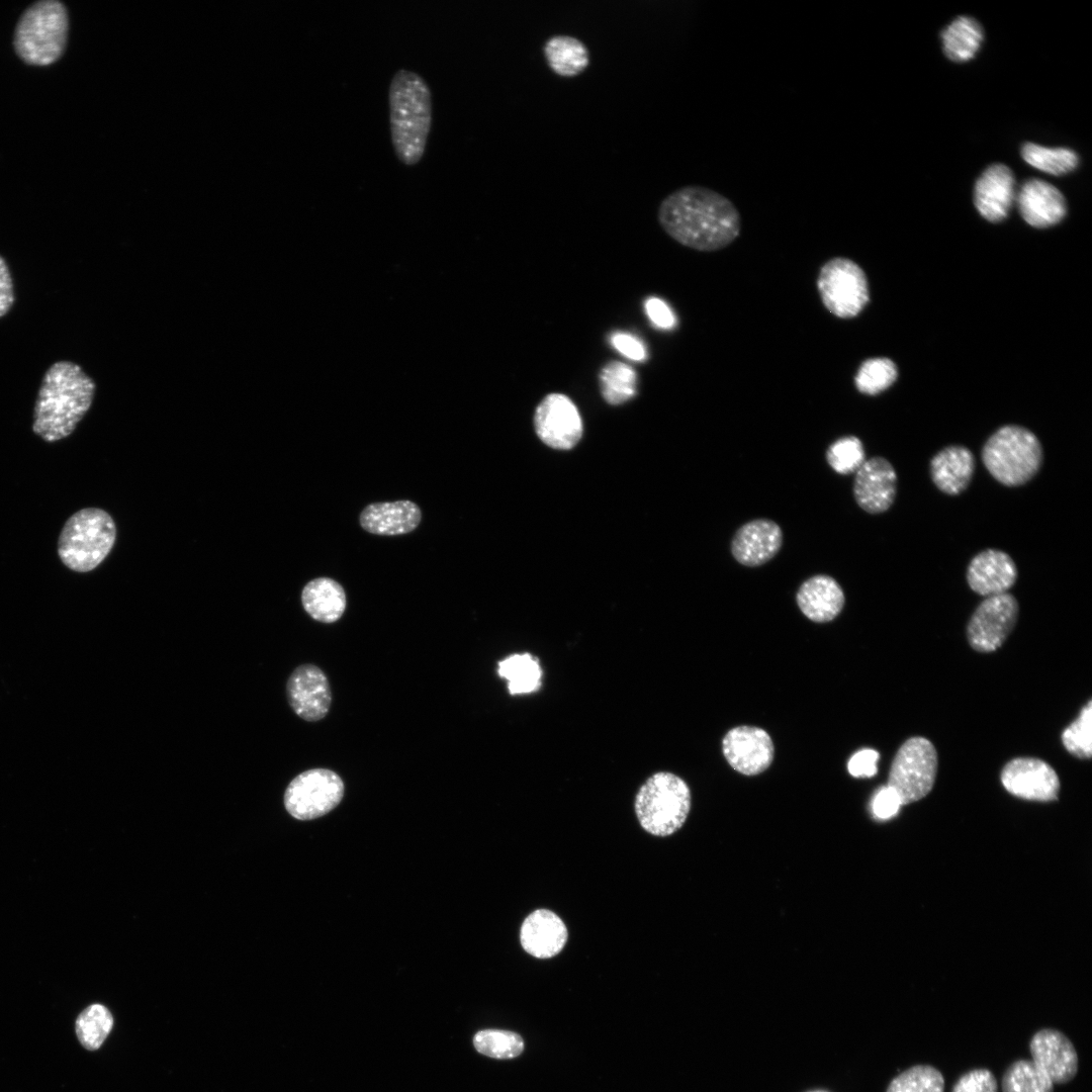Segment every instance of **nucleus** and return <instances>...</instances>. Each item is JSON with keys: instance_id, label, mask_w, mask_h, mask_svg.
I'll return each instance as SVG.
<instances>
[{"instance_id": "1", "label": "nucleus", "mask_w": 1092, "mask_h": 1092, "mask_svg": "<svg viewBox=\"0 0 1092 1092\" xmlns=\"http://www.w3.org/2000/svg\"><path fill=\"white\" fill-rule=\"evenodd\" d=\"M657 220L672 240L700 252L726 248L742 228L735 204L701 185L682 186L667 194L658 206Z\"/></svg>"}, {"instance_id": "2", "label": "nucleus", "mask_w": 1092, "mask_h": 1092, "mask_svg": "<svg viewBox=\"0 0 1092 1092\" xmlns=\"http://www.w3.org/2000/svg\"><path fill=\"white\" fill-rule=\"evenodd\" d=\"M95 389L94 380L77 363L52 364L36 395L32 432L49 443L70 436L89 411Z\"/></svg>"}, {"instance_id": "3", "label": "nucleus", "mask_w": 1092, "mask_h": 1092, "mask_svg": "<svg viewBox=\"0 0 1092 1092\" xmlns=\"http://www.w3.org/2000/svg\"><path fill=\"white\" fill-rule=\"evenodd\" d=\"M391 142L398 160L407 166L422 159L432 123V95L419 74L400 69L388 89Z\"/></svg>"}, {"instance_id": "4", "label": "nucleus", "mask_w": 1092, "mask_h": 1092, "mask_svg": "<svg viewBox=\"0 0 1092 1092\" xmlns=\"http://www.w3.org/2000/svg\"><path fill=\"white\" fill-rule=\"evenodd\" d=\"M115 537V524L107 512L85 508L64 524L58 539V554L69 569L88 572L109 554Z\"/></svg>"}, {"instance_id": "5", "label": "nucleus", "mask_w": 1092, "mask_h": 1092, "mask_svg": "<svg viewBox=\"0 0 1092 1092\" xmlns=\"http://www.w3.org/2000/svg\"><path fill=\"white\" fill-rule=\"evenodd\" d=\"M1042 447L1028 429L1007 425L998 429L985 443L982 460L990 474L1007 486L1029 481L1042 463Z\"/></svg>"}, {"instance_id": "6", "label": "nucleus", "mask_w": 1092, "mask_h": 1092, "mask_svg": "<svg viewBox=\"0 0 1092 1092\" xmlns=\"http://www.w3.org/2000/svg\"><path fill=\"white\" fill-rule=\"evenodd\" d=\"M634 807L645 831L655 836H668L687 820L691 809V791L678 776L659 771L640 787Z\"/></svg>"}, {"instance_id": "7", "label": "nucleus", "mask_w": 1092, "mask_h": 1092, "mask_svg": "<svg viewBox=\"0 0 1092 1092\" xmlns=\"http://www.w3.org/2000/svg\"><path fill=\"white\" fill-rule=\"evenodd\" d=\"M68 14L56 0L38 1L21 15L14 34L17 55L32 65H50L57 61L66 44Z\"/></svg>"}, {"instance_id": "8", "label": "nucleus", "mask_w": 1092, "mask_h": 1092, "mask_svg": "<svg viewBox=\"0 0 1092 1092\" xmlns=\"http://www.w3.org/2000/svg\"><path fill=\"white\" fill-rule=\"evenodd\" d=\"M937 767L938 757L932 742L921 736L910 737L893 758L887 786L897 793L902 805H908L932 790Z\"/></svg>"}, {"instance_id": "9", "label": "nucleus", "mask_w": 1092, "mask_h": 1092, "mask_svg": "<svg viewBox=\"0 0 1092 1092\" xmlns=\"http://www.w3.org/2000/svg\"><path fill=\"white\" fill-rule=\"evenodd\" d=\"M817 288L823 305L839 318L856 316L870 299L863 270L844 257L832 258L821 267Z\"/></svg>"}, {"instance_id": "10", "label": "nucleus", "mask_w": 1092, "mask_h": 1092, "mask_svg": "<svg viewBox=\"0 0 1092 1092\" xmlns=\"http://www.w3.org/2000/svg\"><path fill=\"white\" fill-rule=\"evenodd\" d=\"M344 796L340 776L327 768H312L296 776L284 794L287 812L299 820L326 815L337 807Z\"/></svg>"}, {"instance_id": "11", "label": "nucleus", "mask_w": 1092, "mask_h": 1092, "mask_svg": "<svg viewBox=\"0 0 1092 1092\" xmlns=\"http://www.w3.org/2000/svg\"><path fill=\"white\" fill-rule=\"evenodd\" d=\"M1018 602L1009 593L986 597L971 616L967 626L970 646L982 653L998 649L1016 625Z\"/></svg>"}, {"instance_id": "12", "label": "nucleus", "mask_w": 1092, "mask_h": 1092, "mask_svg": "<svg viewBox=\"0 0 1092 1092\" xmlns=\"http://www.w3.org/2000/svg\"><path fill=\"white\" fill-rule=\"evenodd\" d=\"M535 430L548 446L567 450L579 441L582 422L572 400L562 393L547 394L538 404L534 415Z\"/></svg>"}, {"instance_id": "13", "label": "nucleus", "mask_w": 1092, "mask_h": 1092, "mask_svg": "<svg viewBox=\"0 0 1092 1092\" xmlns=\"http://www.w3.org/2000/svg\"><path fill=\"white\" fill-rule=\"evenodd\" d=\"M1000 780L1008 793L1030 801L1056 800L1061 788L1056 770L1036 757L1009 760L1001 770Z\"/></svg>"}, {"instance_id": "14", "label": "nucleus", "mask_w": 1092, "mask_h": 1092, "mask_svg": "<svg viewBox=\"0 0 1092 1092\" xmlns=\"http://www.w3.org/2000/svg\"><path fill=\"white\" fill-rule=\"evenodd\" d=\"M722 749L728 763L745 776L764 771L775 755L769 734L754 726H738L729 730L723 738Z\"/></svg>"}, {"instance_id": "15", "label": "nucleus", "mask_w": 1092, "mask_h": 1092, "mask_svg": "<svg viewBox=\"0 0 1092 1092\" xmlns=\"http://www.w3.org/2000/svg\"><path fill=\"white\" fill-rule=\"evenodd\" d=\"M286 694L290 707L303 720L318 721L330 710V684L316 665L306 663L297 666L287 680Z\"/></svg>"}, {"instance_id": "16", "label": "nucleus", "mask_w": 1092, "mask_h": 1092, "mask_svg": "<svg viewBox=\"0 0 1092 1092\" xmlns=\"http://www.w3.org/2000/svg\"><path fill=\"white\" fill-rule=\"evenodd\" d=\"M897 494V473L884 457H872L855 472L853 496L860 509L881 514L893 505Z\"/></svg>"}, {"instance_id": "17", "label": "nucleus", "mask_w": 1092, "mask_h": 1092, "mask_svg": "<svg viewBox=\"0 0 1092 1092\" xmlns=\"http://www.w3.org/2000/svg\"><path fill=\"white\" fill-rule=\"evenodd\" d=\"M783 541V531L775 521L751 520L736 530L731 540V554L744 566H760L779 553Z\"/></svg>"}, {"instance_id": "18", "label": "nucleus", "mask_w": 1092, "mask_h": 1092, "mask_svg": "<svg viewBox=\"0 0 1092 1092\" xmlns=\"http://www.w3.org/2000/svg\"><path fill=\"white\" fill-rule=\"evenodd\" d=\"M1032 1061L1057 1084L1070 1082L1078 1072V1055L1072 1041L1061 1031L1043 1028L1029 1041Z\"/></svg>"}, {"instance_id": "19", "label": "nucleus", "mask_w": 1092, "mask_h": 1092, "mask_svg": "<svg viewBox=\"0 0 1092 1092\" xmlns=\"http://www.w3.org/2000/svg\"><path fill=\"white\" fill-rule=\"evenodd\" d=\"M1017 574L1016 564L1010 555L998 549H986L971 560L967 581L975 593L990 597L1008 593Z\"/></svg>"}, {"instance_id": "20", "label": "nucleus", "mask_w": 1092, "mask_h": 1092, "mask_svg": "<svg viewBox=\"0 0 1092 1092\" xmlns=\"http://www.w3.org/2000/svg\"><path fill=\"white\" fill-rule=\"evenodd\" d=\"M1014 176L1007 166L988 167L975 185L974 201L980 214L992 222L1004 219L1014 200Z\"/></svg>"}, {"instance_id": "21", "label": "nucleus", "mask_w": 1092, "mask_h": 1092, "mask_svg": "<svg viewBox=\"0 0 1092 1092\" xmlns=\"http://www.w3.org/2000/svg\"><path fill=\"white\" fill-rule=\"evenodd\" d=\"M1016 201L1023 219L1035 228L1058 223L1067 211L1066 200L1060 190L1039 179L1025 181Z\"/></svg>"}, {"instance_id": "22", "label": "nucleus", "mask_w": 1092, "mask_h": 1092, "mask_svg": "<svg viewBox=\"0 0 1092 1092\" xmlns=\"http://www.w3.org/2000/svg\"><path fill=\"white\" fill-rule=\"evenodd\" d=\"M567 935V928L557 914L548 909H537L522 923L520 942L529 954L549 959L563 949Z\"/></svg>"}, {"instance_id": "23", "label": "nucleus", "mask_w": 1092, "mask_h": 1092, "mask_svg": "<svg viewBox=\"0 0 1092 1092\" xmlns=\"http://www.w3.org/2000/svg\"><path fill=\"white\" fill-rule=\"evenodd\" d=\"M796 601L801 612L811 621H832L842 611L845 597L840 584L830 575L816 574L799 587Z\"/></svg>"}, {"instance_id": "24", "label": "nucleus", "mask_w": 1092, "mask_h": 1092, "mask_svg": "<svg viewBox=\"0 0 1092 1092\" xmlns=\"http://www.w3.org/2000/svg\"><path fill=\"white\" fill-rule=\"evenodd\" d=\"M421 520L419 506L406 499L370 504L362 510L359 518L365 531L382 536L407 534L419 526Z\"/></svg>"}, {"instance_id": "25", "label": "nucleus", "mask_w": 1092, "mask_h": 1092, "mask_svg": "<svg viewBox=\"0 0 1092 1092\" xmlns=\"http://www.w3.org/2000/svg\"><path fill=\"white\" fill-rule=\"evenodd\" d=\"M975 470V458L970 449L950 445L937 452L930 461V476L935 486L946 494L963 492L970 484Z\"/></svg>"}, {"instance_id": "26", "label": "nucleus", "mask_w": 1092, "mask_h": 1092, "mask_svg": "<svg viewBox=\"0 0 1092 1092\" xmlns=\"http://www.w3.org/2000/svg\"><path fill=\"white\" fill-rule=\"evenodd\" d=\"M301 603L312 619L334 623L344 614L347 600L345 590L338 581L330 577H317L304 585Z\"/></svg>"}, {"instance_id": "27", "label": "nucleus", "mask_w": 1092, "mask_h": 1092, "mask_svg": "<svg viewBox=\"0 0 1092 1092\" xmlns=\"http://www.w3.org/2000/svg\"><path fill=\"white\" fill-rule=\"evenodd\" d=\"M549 68L558 76L573 77L589 64L587 47L579 38L567 34L550 36L543 46Z\"/></svg>"}, {"instance_id": "28", "label": "nucleus", "mask_w": 1092, "mask_h": 1092, "mask_svg": "<svg viewBox=\"0 0 1092 1092\" xmlns=\"http://www.w3.org/2000/svg\"><path fill=\"white\" fill-rule=\"evenodd\" d=\"M943 52L953 62H966L978 52L983 40L980 23L969 16H959L941 32Z\"/></svg>"}, {"instance_id": "29", "label": "nucleus", "mask_w": 1092, "mask_h": 1092, "mask_svg": "<svg viewBox=\"0 0 1092 1092\" xmlns=\"http://www.w3.org/2000/svg\"><path fill=\"white\" fill-rule=\"evenodd\" d=\"M497 673L508 681L511 695L530 694L541 686L542 668L530 653L512 654L498 662Z\"/></svg>"}, {"instance_id": "30", "label": "nucleus", "mask_w": 1092, "mask_h": 1092, "mask_svg": "<svg viewBox=\"0 0 1092 1092\" xmlns=\"http://www.w3.org/2000/svg\"><path fill=\"white\" fill-rule=\"evenodd\" d=\"M599 382L603 398L613 405L628 401L637 391L635 370L620 361L608 362L600 371Z\"/></svg>"}, {"instance_id": "31", "label": "nucleus", "mask_w": 1092, "mask_h": 1092, "mask_svg": "<svg viewBox=\"0 0 1092 1092\" xmlns=\"http://www.w3.org/2000/svg\"><path fill=\"white\" fill-rule=\"evenodd\" d=\"M113 1027V1017L107 1007L93 1003L76 1018L75 1032L81 1045L88 1051L98 1050Z\"/></svg>"}, {"instance_id": "32", "label": "nucleus", "mask_w": 1092, "mask_h": 1092, "mask_svg": "<svg viewBox=\"0 0 1092 1092\" xmlns=\"http://www.w3.org/2000/svg\"><path fill=\"white\" fill-rule=\"evenodd\" d=\"M472 1044L478 1054L495 1060L515 1059L525 1051V1040L520 1033L500 1028L476 1031Z\"/></svg>"}, {"instance_id": "33", "label": "nucleus", "mask_w": 1092, "mask_h": 1092, "mask_svg": "<svg viewBox=\"0 0 1092 1092\" xmlns=\"http://www.w3.org/2000/svg\"><path fill=\"white\" fill-rule=\"evenodd\" d=\"M1003 1092H1053L1054 1083L1032 1060H1017L1002 1077Z\"/></svg>"}, {"instance_id": "34", "label": "nucleus", "mask_w": 1092, "mask_h": 1092, "mask_svg": "<svg viewBox=\"0 0 1092 1092\" xmlns=\"http://www.w3.org/2000/svg\"><path fill=\"white\" fill-rule=\"evenodd\" d=\"M1021 156L1030 166L1045 173L1060 176L1073 171L1078 165V156L1066 148H1045L1032 143H1025Z\"/></svg>"}, {"instance_id": "35", "label": "nucleus", "mask_w": 1092, "mask_h": 1092, "mask_svg": "<svg viewBox=\"0 0 1092 1092\" xmlns=\"http://www.w3.org/2000/svg\"><path fill=\"white\" fill-rule=\"evenodd\" d=\"M886 1092H944L942 1074L929 1065H916L896 1076Z\"/></svg>"}, {"instance_id": "36", "label": "nucleus", "mask_w": 1092, "mask_h": 1092, "mask_svg": "<svg viewBox=\"0 0 1092 1092\" xmlns=\"http://www.w3.org/2000/svg\"><path fill=\"white\" fill-rule=\"evenodd\" d=\"M896 378L897 367L892 360L872 358L860 365L854 382L859 392L875 395L890 387Z\"/></svg>"}, {"instance_id": "37", "label": "nucleus", "mask_w": 1092, "mask_h": 1092, "mask_svg": "<svg viewBox=\"0 0 1092 1092\" xmlns=\"http://www.w3.org/2000/svg\"><path fill=\"white\" fill-rule=\"evenodd\" d=\"M1064 747L1069 753L1081 759L1092 755V701L1081 709L1078 718L1072 722L1061 736Z\"/></svg>"}, {"instance_id": "38", "label": "nucleus", "mask_w": 1092, "mask_h": 1092, "mask_svg": "<svg viewBox=\"0 0 1092 1092\" xmlns=\"http://www.w3.org/2000/svg\"><path fill=\"white\" fill-rule=\"evenodd\" d=\"M825 457L829 466L842 475L856 472L866 461L863 445L855 436H845L834 441L828 447Z\"/></svg>"}, {"instance_id": "39", "label": "nucleus", "mask_w": 1092, "mask_h": 1092, "mask_svg": "<svg viewBox=\"0 0 1092 1092\" xmlns=\"http://www.w3.org/2000/svg\"><path fill=\"white\" fill-rule=\"evenodd\" d=\"M995 1076L987 1069H974L963 1074L952 1086L951 1092H997Z\"/></svg>"}, {"instance_id": "40", "label": "nucleus", "mask_w": 1092, "mask_h": 1092, "mask_svg": "<svg viewBox=\"0 0 1092 1092\" xmlns=\"http://www.w3.org/2000/svg\"><path fill=\"white\" fill-rule=\"evenodd\" d=\"M645 312L649 321L660 330H672L676 326V317L670 306L661 298L648 297L644 302Z\"/></svg>"}, {"instance_id": "41", "label": "nucleus", "mask_w": 1092, "mask_h": 1092, "mask_svg": "<svg viewBox=\"0 0 1092 1092\" xmlns=\"http://www.w3.org/2000/svg\"><path fill=\"white\" fill-rule=\"evenodd\" d=\"M610 343L618 352L633 361L640 362L647 358L643 342L632 334L625 332L613 333L610 337Z\"/></svg>"}, {"instance_id": "42", "label": "nucleus", "mask_w": 1092, "mask_h": 1092, "mask_svg": "<svg viewBox=\"0 0 1092 1092\" xmlns=\"http://www.w3.org/2000/svg\"><path fill=\"white\" fill-rule=\"evenodd\" d=\"M901 806L897 793L889 786L881 788L872 801L873 814L882 820L895 816Z\"/></svg>"}, {"instance_id": "43", "label": "nucleus", "mask_w": 1092, "mask_h": 1092, "mask_svg": "<svg viewBox=\"0 0 1092 1092\" xmlns=\"http://www.w3.org/2000/svg\"><path fill=\"white\" fill-rule=\"evenodd\" d=\"M880 754L874 749H861L855 752L847 763L848 772L854 778H870L877 774Z\"/></svg>"}, {"instance_id": "44", "label": "nucleus", "mask_w": 1092, "mask_h": 1092, "mask_svg": "<svg viewBox=\"0 0 1092 1092\" xmlns=\"http://www.w3.org/2000/svg\"><path fill=\"white\" fill-rule=\"evenodd\" d=\"M15 301L13 279L5 259L0 255V317L7 314Z\"/></svg>"}, {"instance_id": "45", "label": "nucleus", "mask_w": 1092, "mask_h": 1092, "mask_svg": "<svg viewBox=\"0 0 1092 1092\" xmlns=\"http://www.w3.org/2000/svg\"><path fill=\"white\" fill-rule=\"evenodd\" d=\"M807 1092H830V1091L825 1090V1089H814V1090H809Z\"/></svg>"}]
</instances>
